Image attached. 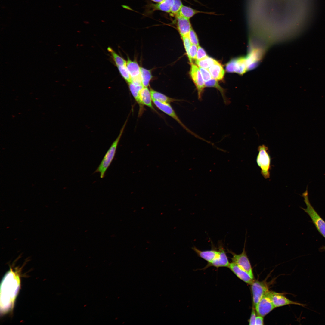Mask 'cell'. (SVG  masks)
Wrapping results in <instances>:
<instances>
[{
  "label": "cell",
  "mask_w": 325,
  "mask_h": 325,
  "mask_svg": "<svg viewBox=\"0 0 325 325\" xmlns=\"http://www.w3.org/2000/svg\"><path fill=\"white\" fill-rule=\"evenodd\" d=\"M1 284V312L4 314L11 310L14 307L20 285L19 274L11 269L5 275Z\"/></svg>",
  "instance_id": "obj_1"
},
{
  "label": "cell",
  "mask_w": 325,
  "mask_h": 325,
  "mask_svg": "<svg viewBox=\"0 0 325 325\" xmlns=\"http://www.w3.org/2000/svg\"><path fill=\"white\" fill-rule=\"evenodd\" d=\"M128 119L126 120L120 133L115 141L111 145L108 150L101 163L97 168L95 172L100 173V177L103 178L107 169L112 163L116 154L117 147L124 131V128L127 122Z\"/></svg>",
  "instance_id": "obj_2"
},
{
  "label": "cell",
  "mask_w": 325,
  "mask_h": 325,
  "mask_svg": "<svg viewBox=\"0 0 325 325\" xmlns=\"http://www.w3.org/2000/svg\"><path fill=\"white\" fill-rule=\"evenodd\" d=\"M306 208L302 209L309 216L319 233L325 238V221L321 218L312 206L309 201L307 190L302 194Z\"/></svg>",
  "instance_id": "obj_3"
},
{
  "label": "cell",
  "mask_w": 325,
  "mask_h": 325,
  "mask_svg": "<svg viewBox=\"0 0 325 325\" xmlns=\"http://www.w3.org/2000/svg\"><path fill=\"white\" fill-rule=\"evenodd\" d=\"M258 151L256 162L261 169L262 176L265 179L268 178L270 176L271 159L268 148L264 145H260Z\"/></svg>",
  "instance_id": "obj_4"
},
{
  "label": "cell",
  "mask_w": 325,
  "mask_h": 325,
  "mask_svg": "<svg viewBox=\"0 0 325 325\" xmlns=\"http://www.w3.org/2000/svg\"><path fill=\"white\" fill-rule=\"evenodd\" d=\"M246 243V240H245L243 251L240 254H236L231 250H228V251L229 253L232 255V256L231 258L232 262L237 265L248 273L252 278L254 279V275L251 265L245 250Z\"/></svg>",
  "instance_id": "obj_5"
},
{
  "label": "cell",
  "mask_w": 325,
  "mask_h": 325,
  "mask_svg": "<svg viewBox=\"0 0 325 325\" xmlns=\"http://www.w3.org/2000/svg\"><path fill=\"white\" fill-rule=\"evenodd\" d=\"M152 101L153 102L157 108L174 119L188 132L196 137L200 139L202 138L189 129L183 124L179 119L175 112L170 104L161 102L155 100H152Z\"/></svg>",
  "instance_id": "obj_6"
},
{
  "label": "cell",
  "mask_w": 325,
  "mask_h": 325,
  "mask_svg": "<svg viewBox=\"0 0 325 325\" xmlns=\"http://www.w3.org/2000/svg\"><path fill=\"white\" fill-rule=\"evenodd\" d=\"M190 75L197 88L198 98L201 100L205 87V82L199 68L193 63H191Z\"/></svg>",
  "instance_id": "obj_7"
},
{
  "label": "cell",
  "mask_w": 325,
  "mask_h": 325,
  "mask_svg": "<svg viewBox=\"0 0 325 325\" xmlns=\"http://www.w3.org/2000/svg\"><path fill=\"white\" fill-rule=\"evenodd\" d=\"M218 249L219 253L218 256L212 261L207 263V265L201 270H206L210 267H214L216 268L222 267H228L230 263L226 252L222 243H219Z\"/></svg>",
  "instance_id": "obj_8"
},
{
  "label": "cell",
  "mask_w": 325,
  "mask_h": 325,
  "mask_svg": "<svg viewBox=\"0 0 325 325\" xmlns=\"http://www.w3.org/2000/svg\"><path fill=\"white\" fill-rule=\"evenodd\" d=\"M268 291L263 296L255 307L258 315L263 317L275 308L270 297Z\"/></svg>",
  "instance_id": "obj_9"
},
{
  "label": "cell",
  "mask_w": 325,
  "mask_h": 325,
  "mask_svg": "<svg viewBox=\"0 0 325 325\" xmlns=\"http://www.w3.org/2000/svg\"><path fill=\"white\" fill-rule=\"evenodd\" d=\"M251 285L253 305L255 308L260 300L268 290L267 285L264 282L254 281Z\"/></svg>",
  "instance_id": "obj_10"
},
{
  "label": "cell",
  "mask_w": 325,
  "mask_h": 325,
  "mask_svg": "<svg viewBox=\"0 0 325 325\" xmlns=\"http://www.w3.org/2000/svg\"><path fill=\"white\" fill-rule=\"evenodd\" d=\"M269 294L275 308L289 305H296L304 306V305L291 300L283 294L273 291H269Z\"/></svg>",
  "instance_id": "obj_11"
},
{
  "label": "cell",
  "mask_w": 325,
  "mask_h": 325,
  "mask_svg": "<svg viewBox=\"0 0 325 325\" xmlns=\"http://www.w3.org/2000/svg\"><path fill=\"white\" fill-rule=\"evenodd\" d=\"M126 66L131 76V82L136 85H142L141 76V67L137 63L128 59L126 61Z\"/></svg>",
  "instance_id": "obj_12"
},
{
  "label": "cell",
  "mask_w": 325,
  "mask_h": 325,
  "mask_svg": "<svg viewBox=\"0 0 325 325\" xmlns=\"http://www.w3.org/2000/svg\"><path fill=\"white\" fill-rule=\"evenodd\" d=\"M228 268L237 277L246 283L251 285L254 281L248 273L235 263H230Z\"/></svg>",
  "instance_id": "obj_13"
},
{
  "label": "cell",
  "mask_w": 325,
  "mask_h": 325,
  "mask_svg": "<svg viewBox=\"0 0 325 325\" xmlns=\"http://www.w3.org/2000/svg\"><path fill=\"white\" fill-rule=\"evenodd\" d=\"M175 17L178 30L181 37L188 36L192 28L190 20L178 15Z\"/></svg>",
  "instance_id": "obj_14"
},
{
  "label": "cell",
  "mask_w": 325,
  "mask_h": 325,
  "mask_svg": "<svg viewBox=\"0 0 325 325\" xmlns=\"http://www.w3.org/2000/svg\"><path fill=\"white\" fill-rule=\"evenodd\" d=\"M192 249L200 257L207 261L208 263L212 261L218 255L219 251L214 247L209 250L201 251L194 246Z\"/></svg>",
  "instance_id": "obj_15"
},
{
  "label": "cell",
  "mask_w": 325,
  "mask_h": 325,
  "mask_svg": "<svg viewBox=\"0 0 325 325\" xmlns=\"http://www.w3.org/2000/svg\"><path fill=\"white\" fill-rule=\"evenodd\" d=\"M139 95L140 101L143 106L144 105L147 106L152 110L156 111L152 105V99L150 90L147 87H144L141 90Z\"/></svg>",
  "instance_id": "obj_16"
},
{
  "label": "cell",
  "mask_w": 325,
  "mask_h": 325,
  "mask_svg": "<svg viewBox=\"0 0 325 325\" xmlns=\"http://www.w3.org/2000/svg\"><path fill=\"white\" fill-rule=\"evenodd\" d=\"M212 78L216 80H222L224 75V70L222 66L218 62H217L208 69Z\"/></svg>",
  "instance_id": "obj_17"
},
{
  "label": "cell",
  "mask_w": 325,
  "mask_h": 325,
  "mask_svg": "<svg viewBox=\"0 0 325 325\" xmlns=\"http://www.w3.org/2000/svg\"><path fill=\"white\" fill-rule=\"evenodd\" d=\"M150 91L152 100H155L161 102L169 104L176 101H178V100L169 97L152 88H150Z\"/></svg>",
  "instance_id": "obj_18"
},
{
  "label": "cell",
  "mask_w": 325,
  "mask_h": 325,
  "mask_svg": "<svg viewBox=\"0 0 325 325\" xmlns=\"http://www.w3.org/2000/svg\"><path fill=\"white\" fill-rule=\"evenodd\" d=\"M174 1V0H163L160 2L153 5L152 7L154 10L170 13Z\"/></svg>",
  "instance_id": "obj_19"
},
{
  "label": "cell",
  "mask_w": 325,
  "mask_h": 325,
  "mask_svg": "<svg viewBox=\"0 0 325 325\" xmlns=\"http://www.w3.org/2000/svg\"><path fill=\"white\" fill-rule=\"evenodd\" d=\"M200 13L203 12L183 5L176 15H179L190 19L195 14Z\"/></svg>",
  "instance_id": "obj_20"
},
{
  "label": "cell",
  "mask_w": 325,
  "mask_h": 325,
  "mask_svg": "<svg viewBox=\"0 0 325 325\" xmlns=\"http://www.w3.org/2000/svg\"><path fill=\"white\" fill-rule=\"evenodd\" d=\"M206 87H213L216 88L218 90L222 95L224 102L225 104H227L228 102L225 95L224 90L218 84V81L212 78L211 79L205 82Z\"/></svg>",
  "instance_id": "obj_21"
},
{
  "label": "cell",
  "mask_w": 325,
  "mask_h": 325,
  "mask_svg": "<svg viewBox=\"0 0 325 325\" xmlns=\"http://www.w3.org/2000/svg\"><path fill=\"white\" fill-rule=\"evenodd\" d=\"M130 91L136 101L140 106V108L142 107L143 105L141 104L140 98L139 93L141 90L144 87L142 85H136L132 82L128 83Z\"/></svg>",
  "instance_id": "obj_22"
},
{
  "label": "cell",
  "mask_w": 325,
  "mask_h": 325,
  "mask_svg": "<svg viewBox=\"0 0 325 325\" xmlns=\"http://www.w3.org/2000/svg\"><path fill=\"white\" fill-rule=\"evenodd\" d=\"M141 76L142 85L144 87H147L152 78L151 72L149 70L141 67Z\"/></svg>",
  "instance_id": "obj_23"
},
{
  "label": "cell",
  "mask_w": 325,
  "mask_h": 325,
  "mask_svg": "<svg viewBox=\"0 0 325 325\" xmlns=\"http://www.w3.org/2000/svg\"><path fill=\"white\" fill-rule=\"evenodd\" d=\"M217 62L215 60L208 56L202 60L196 61V64L199 67L207 70Z\"/></svg>",
  "instance_id": "obj_24"
},
{
  "label": "cell",
  "mask_w": 325,
  "mask_h": 325,
  "mask_svg": "<svg viewBox=\"0 0 325 325\" xmlns=\"http://www.w3.org/2000/svg\"><path fill=\"white\" fill-rule=\"evenodd\" d=\"M107 50L110 53L113 60L117 66L126 65V61L117 54L112 48L108 47Z\"/></svg>",
  "instance_id": "obj_25"
},
{
  "label": "cell",
  "mask_w": 325,
  "mask_h": 325,
  "mask_svg": "<svg viewBox=\"0 0 325 325\" xmlns=\"http://www.w3.org/2000/svg\"><path fill=\"white\" fill-rule=\"evenodd\" d=\"M117 67L121 75L125 81L128 83L131 82V76L126 65Z\"/></svg>",
  "instance_id": "obj_26"
},
{
  "label": "cell",
  "mask_w": 325,
  "mask_h": 325,
  "mask_svg": "<svg viewBox=\"0 0 325 325\" xmlns=\"http://www.w3.org/2000/svg\"><path fill=\"white\" fill-rule=\"evenodd\" d=\"M183 5L181 0H174L173 5L169 13L171 15L176 16Z\"/></svg>",
  "instance_id": "obj_27"
},
{
  "label": "cell",
  "mask_w": 325,
  "mask_h": 325,
  "mask_svg": "<svg viewBox=\"0 0 325 325\" xmlns=\"http://www.w3.org/2000/svg\"><path fill=\"white\" fill-rule=\"evenodd\" d=\"M188 37L192 44L196 45L197 46H199V40L197 36L192 28L189 33Z\"/></svg>",
  "instance_id": "obj_28"
},
{
  "label": "cell",
  "mask_w": 325,
  "mask_h": 325,
  "mask_svg": "<svg viewBox=\"0 0 325 325\" xmlns=\"http://www.w3.org/2000/svg\"><path fill=\"white\" fill-rule=\"evenodd\" d=\"M181 38L183 39V42L186 53L189 60L190 59L189 51L192 44L190 41L188 36L182 37Z\"/></svg>",
  "instance_id": "obj_29"
},
{
  "label": "cell",
  "mask_w": 325,
  "mask_h": 325,
  "mask_svg": "<svg viewBox=\"0 0 325 325\" xmlns=\"http://www.w3.org/2000/svg\"><path fill=\"white\" fill-rule=\"evenodd\" d=\"M199 68L205 82L212 78L208 70L201 67Z\"/></svg>",
  "instance_id": "obj_30"
},
{
  "label": "cell",
  "mask_w": 325,
  "mask_h": 325,
  "mask_svg": "<svg viewBox=\"0 0 325 325\" xmlns=\"http://www.w3.org/2000/svg\"><path fill=\"white\" fill-rule=\"evenodd\" d=\"M208 56L204 49L200 46H198L196 59V60H202Z\"/></svg>",
  "instance_id": "obj_31"
},
{
  "label": "cell",
  "mask_w": 325,
  "mask_h": 325,
  "mask_svg": "<svg viewBox=\"0 0 325 325\" xmlns=\"http://www.w3.org/2000/svg\"><path fill=\"white\" fill-rule=\"evenodd\" d=\"M197 48L196 45L192 44L189 51L190 59L189 60L190 63H192V60L196 59Z\"/></svg>",
  "instance_id": "obj_32"
},
{
  "label": "cell",
  "mask_w": 325,
  "mask_h": 325,
  "mask_svg": "<svg viewBox=\"0 0 325 325\" xmlns=\"http://www.w3.org/2000/svg\"><path fill=\"white\" fill-rule=\"evenodd\" d=\"M253 305L252 309L251 316L249 320V325H255L256 316L255 308Z\"/></svg>",
  "instance_id": "obj_33"
},
{
  "label": "cell",
  "mask_w": 325,
  "mask_h": 325,
  "mask_svg": "<svg viewBox=\"0 0 325 325\" xmlns=\"http://www.w3.org/2000/svg\"><path fill=\"white\" fill-rule=\"evenodd\" d=\"M263 317L258 315L256 316L255 320V325H263Z\"/></svg>",
  "instance_id": "obj_34"
},
{
  "label": "cell",
  "mask_w": 325,
  "mask_h": 325,
  "mask_svg": "<svg viewBox=\"0 0 325 325\" xmlns=\"http://www.w3.org/2000/svg\"><path fill=\"white\" fill-rule=\"evenodd\" d=\"M151 0L153 1V2H157V3H159V2H161L163 1V0Z\"/></svg>",
  "instance_id": "obj_35"
},
{
  "label": "cell",
  "mask_w": 325,
  "mask_h": 325,
  "mask_svg": "<svg viewBox=\"0 0 325 325\" xmlns=\"http://www.w3.org/2000/svg\"><path fill=\"white\" fill-rule=\"evenodd\" d=\"M323 249L325 250V246L323 247Z\"/></svg>",
  "instance_id": "obj_36"
},
{
  "label": "cell",
  "mask_w": 325,
  "mask_h": 325,
  "mask_svg": "<svg viewBox=\"0 0 325 325\" xmlns=\"http://www.w3.org/2000/svg\"></svg>",
  "instance_id": "obj_37"
}]
</instances>
